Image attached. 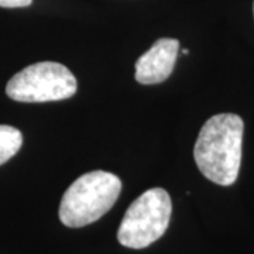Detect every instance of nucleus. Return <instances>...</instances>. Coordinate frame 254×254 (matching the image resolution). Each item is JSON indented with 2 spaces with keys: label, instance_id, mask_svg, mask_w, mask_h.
<instances>
[{
  "label": "nucleus",
  "instance_id": "nucleus-1",
  "mask_svg": "<svg viewBox=\"0 0 254 254\" xmlns=\"http://www.w3.org/2000/svg\"><path fill=\"white\" fill-rule=\"evenodd\" d=\"M243 119L233 113L212 116L202 126L193 148L199 171L222 187L235 184L242 164Z\"/></svg>",
  "mask_w": 254,
  "mask_h": 254
},
{
  "label": "nucleus",
  "instance_id": "nucleus-2",
  "mask_svg": "<svg viewBox=\"0 0 254 254\" xmlns=\"http://www.w3.org/2000/svg\"><path fill=\"white\" fill-rule=\"evenodd\" d=\"M120 190L122 181L115 174H83L65 190L60 205V219L65 226L73 229L88 226L113 208Z\"/></svg>",
  "mask_w": 254,
  "mask_h": 254
},
{
  "label": "nucleus",
  "instance_id": "nucleus-3",
  "mask_svg": "<svg viewBox=\"0 0 254 254\" xmlns=\"http://www.w3.org/2000/svg\"><path fill=\"white\" fill-rule=\"evenodd\" d=\"M173 202L163 188L141 193L126 210L118 230L119 243L128 249H144L163 236L170 225Z\"/></svg>",
  "mask_w": 254,
  "mask_h": 254
},
{
  "label": "nucleus",
  "instance_id": "nucleus-4",
  "mask_svg": "<svg viewBox=\"0 0 254 254\" xmlns=\"http://www.w3.org/2000/svg\"><path fill=\"white\" fill-rule=\"evenodd\" d=\"M76 79L63 64L44 61L28 65L17 72L6 86L10 99L41 103L68 99L76 92Z\"/></svg>",
  "mask_w": 254,
  "mask_h": 254
},
{
  "label": "nucleus",
  "instance_id": "nucleus-5",
  "mask_svg": "<svg viewBox=\"0 0 254 254\" xmlns=\"http://www.w3.org/2000/svg\"><path fill=\"white\" fill-rule=\"evenodd\" d=\"M180 43L175 38H160L136 63V81L155 85L170 78L177 63Z\"/></svg>",
  "mask_w": 254,
  "mask_h": 254
},
{
  "label": "nucleus",
  "instance_id": "nucleus-6",
  "mask_svg": "<svg viewBox=\"0 0 254 254\" xmlns=\"http://www.w3.org/2000/svg\"><path fill=\"white\" fill-rule=\"evenodd\" d=\"M23 144V134L16 127L0 125V165L17 154Z\"/></svg>",
  "mask_w": 254,
  "mask_h": 254
},
{
  "label": "nucleus",
  "instance_id": "nucleus-7",
  "mask_svg": "<svg viewBox=\"0 0 254 254\" xmlns=\"http://www.w3.org/2000/svg\"><path fill=\"white\" fill-rule=\"evenodd\" d=\"M33 3V0H0V7L16 9V7H27Z\"/></svg>",
  "mask_w": 254,
  "mask_h": 254
}]
</instances>
